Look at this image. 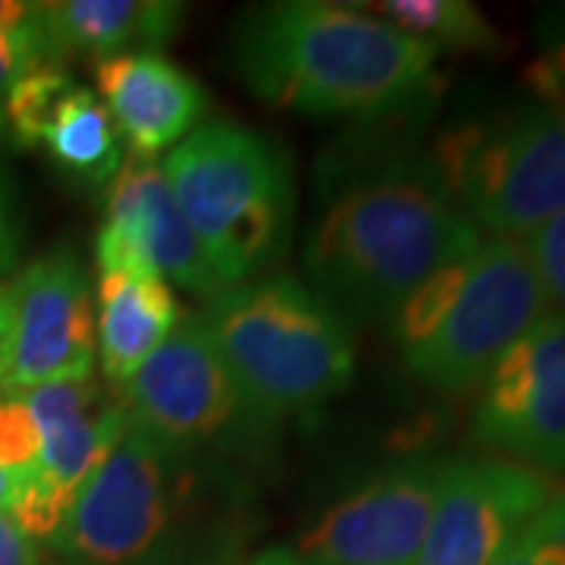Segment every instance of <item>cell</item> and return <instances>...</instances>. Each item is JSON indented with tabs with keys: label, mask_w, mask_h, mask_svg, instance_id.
<instances>
[{
	"label": "cell",
	"mask_w": 565,
	"mask_h": 565,
	"mask_svg": "<svg viewBox=\"0 0 565 565\" xmlns=\"http://www.w3.org/2000/svg\"><path fill=\"white\" fill-rule=\"evenodd\" d=\"M546 315L525 245L484 239L446 264L390 318L405 371L437 393H468Z\"/></svg>",
	"instance_id": "cell-4"
},
{
	"label": "cell",
	"mask_w": 565,
	"mask_h": 565,
	"mask_svg": "<svg viewBox=\"0 0 565 565\" xmlns=\"http://www.w3.org/2000/svg\"><path fill=\"white\" fill-rule=\"evenodd\" d=\"M92 289L73 248H54L3 292V362L0 393L85 381L95 367Z\"/></svg>",
	"instance_id": "cell-8"
},
{
	"label": "cell",
	"mask_w": 565,
	"mask_h": 565,
	"mask_svg": "<svg viewBox=\"0 0 565 565\" xmlns=\"http://www.w3.org/2000/svg\"><path fill=\"white\" fill-rule=\"evenodd\" d=\"M239 565H302V559L292 553V550H282V546H270V550H262L255 553L252 559H245Z\"/></svg>",
	"instance_id": "cell-28"
},
{
	"label": "cell",
	"mask_w": 565,
	"mask_h": 565,
	"mask_svg": "<svg viewBox=\"0 0 565 565\" xmlns=\"http://www.w3.org/2000/svg\"><path fill=\"white\" fill-rule=\"evenodd\" d=\"M0 362H3V292H0Z\"/></svg>",
	"instance_id": "cell-30"
},
{
	"label": "cell",
	"mask_w": 565,
	"mask_h": 565,
	"mask_svg": "<svg viewBox=\"0 0 565 565\" xmlns=\"http://www.w3.org/2000/svg\"><path fill=\"white\" fill-rule=\"evenodd\" d=\"M47 54H92L98 61L122 54H158L180 32L182 3L173 0H61L39 3Z\"/></svg>",
	"instance_id": "cell-17"
},
{
	"label": "cell",
	"mask_w": 565,
	"mask_h": 565,
	"mask_svg": "<svg viewBox=\"0 0 565 565\" xmlns=\"http://www.w3.org/2000/svg\"><path fill=\"white\" fill-rule=\"evenodd\" d=\"M444 459L393 465L318 515L299 537L302 565H415L440 493Z\"/></svg>",
	"instance_id": "cell-12"
},
{
	"label": "cell",
	"mask_w": 565,
	"mask_h": 565,
	"mask_svg": "<svg viewBox=\"0 0 565 565\" xmlns=\"http://www.w3.org/2000/svg\"><path fill=\"white\" fill-rule=\"evenodd\" d=\"M534 44L537 54L527 66V82L534 98L565 107V3L544 7L534 22Z\"/></svg>",
	"instance_id": "cell-20"
},
{
	"label": "cell",
	"mask_w": 565,
	"mask_h": 565,
	"mask_svg": "<svg viewBox=\"0 0 565 565\" xmlns=\"http://www.w3.org/2000/svg\"><path fill=\"white\" fill-rule=\"evenodd\" d=\"M430 167L478 230L522 243L565 214V110L515 98L471 114L437 139Z\"/></svg>",
	"instance_id": "cell-6"
},
{
	"label": "cell",
	"mask_w": 565,
	"mask_h": 565,
	"mask_svg": "<svg viewBox=\"0 0 565 565\" xmlns=\"http://www.w3.org/2000/svg\"><path fill=\"white\" fill-rule=\"evenodd\" d=\"M471 437L537 475L565 471V311L544 315L484 377Z\"/></svg>",
	"instance_id": "cell-10"
},
{
	"label": "cell",
	"mask_w": 565,
	"mask_h": 565,
	"mask_svg": "<svg viewBox=\"0 0 565 565\" xmlns=\"http://www.w3.org/2000/svg\"><path fill=\"white\" fill-rule=\"evenodd\" d=\"M0 565H39V544L7 512H0Z\"/></svg>",
	"instance_id": "cell-25"
},
{
	"label": "cell",
	"mask_w": 565,
	"mask_h": 565,
	"mask_svg": "<svg viewBox=\"0 0 565 565\" xmlns=\"http://www.w3.org/2000/svg\"><path fill=\"white\" fill-rule=\"evenodd\" d=\"M163 177L223 286L277 262L292 223V177L280 148L233 122H204L167 154Z\"/></svg>",
	"instance_id": "cell-5"
},
{
	"label": "cell",
	"mask_w": 565,
	"mask_h": 565,
	"mask_svg": "<svg viewBox=\"0 0 565 565\" xmlns=\"http://www.w3.org/2000/svg\"><path fill=\"white\" fill-rule=\"evenodd\" d=\"M550 500V478L525 465L452 459L415 565H497Z\"/></svg>",
	"instance_id": "cell-13"
},
{
	"label": "cell",
	"mask_w": 565,
	"mask_h": 565,
	"mask_svg": "<svg viewBox=\"0 0 565 565\" xmlns=\"http://www.w3.org/2000/svg\"><path fill=\"white\" fill-rule=\"evenodd\" d=\"M98 323L104 374L129 384L182 321L170 282L145 270H98Z\"/></svg>",
	"instance_id": "cell-18"
},
{
	"label": "cell",
	"mask_w": 565,
	"mask_h": 565,
	"mask_svg": "<svg viewBox=\"0 0 565 565\" xmlns=\"http://www.w3.org/2000/svg\"><path fill=\"white\" fill-rule=\"evenodd\" d=\"M497 565H565V493H553Z\"/></svg>",
	"instance_id": "cell-21"
},
{
	"label": "cell",
	"mask_w": 565,
	"mask_h": 565,
	"mask_svg": "<svg viewBox=\"0 0 565 565\" xmlns=\"http://www.w3.org/2000/svg\"><path fill=\"white\" fill-rule=\"evenodd\" d=\"M70 565H73V563H70Z\"/></svg>",
	"instance_id": "cell-31"
},
{
	"label": "cell",
	"mask_w": 565,
	"mask_h": 565,
	"mask_svg": "<svg viewBox=\"0 0 565 565\" xmlns=\"http://www.w3.org/2000/svg\"><path fill=\"white\" fill-rule=\"evenodd\" d=\"M239 79L308 117L386 120L440 92L437 51L364 7L280 0L248 10L233 39Z\"/></svg>",
	"instance_id": "cell-2"
},
{
	"label": "cell",
	"mask_w": 565,
	"mask_h": 565,
	"mask_svg": "<svg viewBox=\"0 0 565 565\" xmlns=\"http://www.w3.org/2000/svg\"><path fill=\"white\" fill-rule=\"evenodd\" d=\"M327 173L305 267L340 318L390 323L430 274L484 243L430 161L374 154L327 163Z\"/></svg>",
	"instance_id": "cell-1"
},
{
	"label": "cell",
	"mask_w": 565,
	"mask_h": 565,
	"mask_svg": "<svg viewBox=\"0 0 565 565\" xmlns=\"http://www.w3.org/2000/svg\"><path fill=\"white\" fill-rule=\"evenodd\" d=\"M192 459L126 422L117 446L73 497L47 541L73 565H132L167 541L192 493Z\"/></svg>",
	"instance_id": "cell-7"
},
{
	"label": "cell",
	"mask_w": 565,
	"mask_h": 565,
	"mask_svg": "<svg viewBox=\"0 0 565 565\" xmlns=\"http://www.w3.org/2000/svg\"><path fill=\"white\" fill-rule=\"evenodd\" d=\"M39 3H20V0H0V32L3 29H17L35 17Z\"/></svg>",
	"instance_id": "cell-27"
},
{
	"label": "cell",
	"mask_w": 565,
	"mask_h": 565,
	"mask_svg": "<svg viewBox=\"0 0 565 565\" xmlns=\"http://www.w3.org/2000/svg\"><path fill=\"white\" fill-rule=\"evenodd\" d=\"M364 10H377L381 20L403 29L405 35L440 51H471L487 54L500 47V32L484 13L468 0H386L367 3Z\"/></svg>",
	"instance_id": "cell-19"
},
{
	"label": "cell",
	"mask_w": 565,
	"mask_h": 565,
	"mask_svg": "<svg viewBox=\"0 0 565 565\" xmlns=\"http://www.w3.org/2000/svg\"><path fill=\"white\" fill-rule=\"evenodd\" d=\"M25 487H29V471H13L0 465V512L13 515L25 497Z\"/></svg>",
	"instance_id": "cell-26"
},
{
	"label": "cell",
	"mask_w": 565,
	"mask_h": 565,
	"mask_svg": "<svg viewBox=\"0 0 565 565\" xmlns=\"http://www.w3.org/2000/svg\"><path fill=\"white\" fill-rule=\"evenodd\" d=\"M7 245V195H3V182H0V252Z\"/></svg>",
	"instance_id": "cell-29"
},
{
	"label": "cell",
	"mask_w": 565,
	"mask_h": 565,
	"mask_svg": "<svg viewBox=\"0 0 565 565\" xmlns=\"http://www.w3.org/2000/svg\"><path fill=\"white\" fill-rule=\"evenodd\" d=\"M44 61H54V57L47 54V44H44V35H41L39 10H35V17L25 25L0 32V129L7 126L3 122V107H7V98H10L13 85L32 66H39Z\"/></svg>",
	"instance_id": "cell-22"
},
{
	"label": "cell",
	"mask_w": 565,
	"mask_h": 565,
	"mask_svg": "<svg viewBox=\"0 0 565 565\" xmlns=\"http://www.w3.org/2000/svg\"><path fill=\"white\" fill-rule=\"evenodd\" d=\"M3 122L22 145H44L66 173L88 185H110L122 167V139L104 102L57 61L32 66L13 85Z\"/></svg>",
	"instance_id": "cell-15"
},
{
	"label": "cell",
	"mask_w": 565,
	"mask_h": 565,
	"mask_svg": "<svg viewBox=\"0 0 565 565\" xmlns=\"http://www.w3.org/2000/svg\"><path fill=\"white\" fill-rule=\"evenodd\" d=\"M104 107L136 158L151 161L202 120L204 92L163 54H122L95 61Z\"/></svg>",
	"instance_id": "cell-16"
},
{
	"label": "cell",
	"mask_w": 565,
	"mask_h": 565,
	"mask_svg": "<svg viewBox=\"0 0 565 565\" xmlns=\"http://www.w3.org/2000/svg\"><path fill=\"white\" fill-rule=\"evenodd\" d=\"M95 262L98 270L122 267L158 274L161 280L207 299L226 289L182 217L163 167L141 158L122 163L107 185Z\"/></svg>",
	"instance_id": "cell-14"
},
{
	"label": "cell",
	"mask_w": 565,
	"mask_h": 565,
	"mask_svg": "<svg viewBox=\"0 0 565 565\" xmlns=\"http://www.w3.org/2000/svg\"><path fill=\"white\" fill-rule=\"evenodd\" d=\"M17 396L35 418L41 449L13 522L39 544L57 534L79 487L122 437L129 412L122 393L104 390L95 377L44 384Z\"/></svg>",
	"instance_id": "cell-11"
},
{
	"label": "cell",
	"mask_w": 565,
	"mask_h": 565,
	"mask_svg": "<svg viewBox=\"0 0 565 565\" xmlns=\"http://www.w3.org/2000/svg\"><path fill=\"white\" fill-rule=\"evenodd\" d=\"M122 403L141 430L185 459L233 440L245 427H258L248 418L199 315L177 323L136 377L122 384Z\"/></svg>",
	"instance_id": "cell-9"
},
{
	"label": "cell",
	"mask_w": 565,
	"mask_h": 565,
	"mask_svg": "<svg viewBox=\"0 0 565 565\" xmlns=\"http://www.w3.org/2000/svg\"><path fill=\"white\" fill-rule=\"evenodd\" d=\"M522 245L541 280L546 302L553 299L559 308H565V214L537 226L531 236L522 239Z\"/></svg>",
	"instance_id": "cell-24"
},
{
	"label": "cell",
	"mask_w": 565,
	"mask_h": 565,
	"mask_svg": "<svg viewBox=\"0 0 565 565\" xmlns=\"http://www.w3.org/2000/svg\"><path fill=\"white\" fill-rule=\"evenodd\" d=\"M199 321L255 424L321 408L355 367L349 321L286 274L226 286Z\"/></svg>",
	"instance_id": "cell-3"
},
{
	"label": "cell",
	"mask_w": 565,
	"mask_h": 565,
	"mask_svg": "<svg viewBox=\"0 0 565 565\" xmlns=\"http://www.w3.org/2000/svg\"><path fill=\"white\" fill-rule=\"evenodd\" d=\"M39 427L17 393H0V465L32 471L39 462Z\"/></svg>",
	"instance_id": "cell-23"
}]
</instances>
